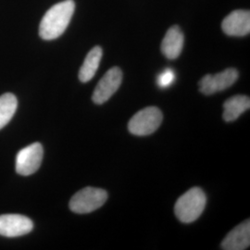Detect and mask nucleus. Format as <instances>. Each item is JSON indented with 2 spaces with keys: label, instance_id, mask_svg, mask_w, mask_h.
I'll list each match as a JSON object with an SVG mask.
<instances>
[{
  "label": "nucleus",
  "instance_id": "f257e3e1",
  "mask_svg": "<svg viewBox=\"0 0 250 250\" xmlns=\"http://www.w3.org/2000/svg\"><path fill=\"white\" fill-rule=\"evenodd\" d=\"M75 10L73 0H64L45 12L39 25V36L44 40H54L62 35L69 26Z\"/></svg>",
  "mask_w": 250,
  "mask_h": 250
},
{
  "label": "nucleus",
  "instance_id": "f03ea898",
  "mask_svg": "<svg viewBox=\"0 0 250 250\" xmlns=\"http://www.w3.org/2000/svg\"><path fill=\"white\" fill-rule=\"evenodd\" d=\"M207 197L202 189L191 188L178 198L174 207V212L179 221L190 224L197 220L204 211Z\"/></svg>",
  "mask_w": 250,
  "mask_h": 250
},
{
  "label": "nucleus",
  "instance_id": "7ed1b4c3",
  "mask_svg": "<svg viewBox=\"0 0 250 250\" xmlns=\"http://www.w3.org/2000/svg\"><path fill=\"white\" fill-rule=\"evenodd\" d=\"M107 193L100 188H85L77 192L70 201L71 210L78 214L93 212L106 203Z\"/></svg>",
  "mask_w": 250,
  "mask_h": 250
},
{
  "label": "nucleus",
  "instance_id": "20e7f679",
  "mask_svg": "<svg viewBox=\"0 0 250 250\" xmlns=\"http://www.w3.org/2000/svg\"><path fill=\"white\" fill-rule=\"evenodd\" d=\"M162 120L163 115L160 108L146 107L134 114L128 124V129L134 135H148L158 130Z\"/></svg>",
  "mask_w": 250,
  "mask_h": 250
},
{
  "label": "nucleus",
  "instance_id": "39448f33",
  "mask_svg": "<svg viewBox=\"0 0 250 250\" xmlns=\"http://www.w3.org/2000/svg\"><path fill=\"white\" fill-rule=\"evenodd\" d=\"M44 149L40 143H34L21 149L16 157V171L28 176L35 173L41 166Z\"/></svg>",
  "mask_w": 250,
  "mask_h": 250
},
{
  "label": "nucleus",
  "instance_id": "423d86ee",
  "mask_svg": "<svg viewBox=\"0 0 250 250\" xmlns=\"http://www.w3.org/2000/svg\"><path fill=\"white\" fill-rule=\"evenodd\" d=\"M238 72L233 68L224 70L216 74H207L198 83L199 91L206 96L229 88L238 79Z\"/></svg>",
  "mask_w": 250,
  "mask_h": 250
},
{
  "label": "nucleus",
  "instance_id": "0eeeda50",
  "mask_svg": "<svg viewBox=\"0 0 250 250\" xmlns=\"http://www.w3.org/2000/svg\"><path fill=\"white\" fill-rule=\"evenodd\" d=\"M123 81V72L120 68L113 67L109 69L105 75L99 81L93 93L92 99L94 103L101 105L110 99L119 87Z\"/></svg>",
  "mask_w": 250,
  "mask_h": 250
},
{
  "label": "nucleus",
  "instance_id": "6e6552de",
  "mask_svg": "<svg viewBox=\"0 0 250 250\" xmlns=\"http://www.w3.org/2000/svg\"><path fill=\"white\" fill-rule=\"evenodd\" d=\"M34 224L26 216L4 214L0 216V235L18 237L32 232Z\"/></svg>",
  "mask_w": 250,
  "mask_h": 250
},
{
  "label": "nucleus",
  "instance_id": "1a4fd4ad",
  "mask_svg": "<svg viewBox=\"0 0 250 250\" xmlns=\"http://www.w3.org/2000/svg\"><path fill=\"white\" fill-rule=\"evenodd\" d=\"M224 34L230 36H245L250 33V10L238 9L231 12L222 23Z\"/></svg>",
  "mask_w": 250,
  "mask_h": 250
},
{
  "label": "nucleus",
  "instance_id": "9d476101",
  "mask_svg": "<svg viewBox=\"0 0 250 250\" xmlns=\"http://www.w3.org/2000/svg\"><path fill=\"white\" fill-rule=\"evenodd\" d=\"M250 245V221L247 220L226 235L221 247L224 250H244L249 249Z\"/></svg>",
  "mask_w": 250,
  "mask_h": 250
},
{
  "label": "nucleus",
  "instance_id": "9b49d317",
  "mask_svg": "<svg viewBox=\"0 0 250 250\" xmlns=\"http://www.w3.org/2000/svg\"><path fill=\"white\" fill-rule=\"evenodd\" d=\"M185 42L184 34L180 27H170L161 43V52L169 60L177 59L183 50Z\"/></svg>",
  "mask_w": 250,
  "mask_h": 250
},
{
  "label": "nucleus",
  "instance_id": "f8f14e48",
  "mask_svg": "<svg viewBox=\"0 0 250 250\" xmlns=\"http://www.w3.org/2000/svg\"><path fill=\"white\" fill-rule=\"evenodd\" d=\"M250 99L247 96L237 95L227 99L224 104V117L225 122H233L250 109Z\"/></svg>",
  "mask_w": 250,
  "mask_h": 250
},
{
  "label": "nucleus",
  "instance_id": "ddd939ff",
  "mask_svg": "<svg viewBox=\"0 0 250 250\" xmlns=\"http://www.w3.org/2000/svg\"><path fill=\"white\" fill-rule=\"evenodd\" d=\"M102 55L103 50L99 45L95 46L88 52L79 71V80L82 83H87L93 79L96 72H98Z\"/></svg>",
  "mask_w": 250,
  "mask_h": 250
},
{
  "label": "nucleus",
  "instance_id": "4468645a",
  "mask_svg": "<svg viewBox=\"0 0 250 250\" xmlns=\"http://www.w3.org/2000/svg\"><path fill=\"white\" fill-rule=\"evenodd\" d=\"M17 107L18 101L13 94L7 93L0 96V130L9 124Z\"/></svg>",
  "mask_w": 250,
  "mask_h": 250
},
{
  "label": "nucleus",
  "instance_id": "2eb2a0df",
  "mask_svg": "<svg viewBox=\"0 0 250 250\" xmlns=\"http://www.w3.org/2000/svg\"><path fill=\"white\" fill-rule=\"evenodd\" d=\"M175 80V73L171 69H166L157 78V83L161 88L169 87Z\"/></svg>",
  "mask_w": 250,
  "mask_h": 250
}]
</instances>
